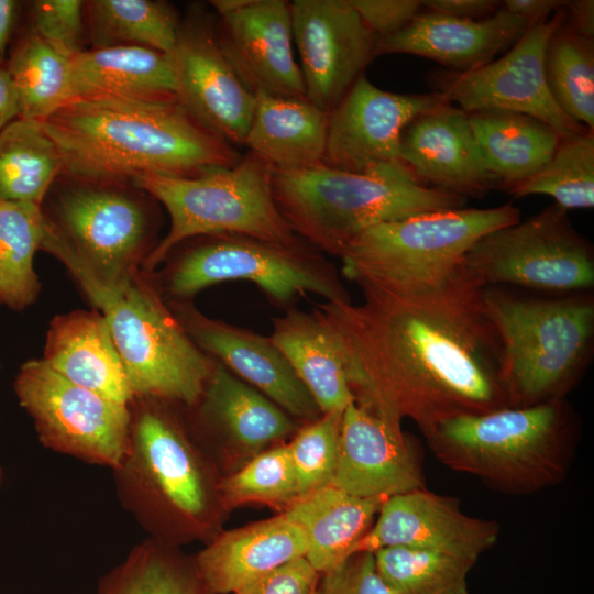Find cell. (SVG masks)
Listing matches in <instances>:
<instances>
[{"instance_id":"1","label":"cell","mask_w":594,"mask_h":594,"mask_svg":"<svg viewBox=\"0 0 594 594\" xmlns=\"http://www.w3.org/2000/svg\"><path fill=\"white\" fill-rule=\"evenodd\" d=\"M482 292L459 270L425 292L363 290L361 304L317 306L349 356L354 402L396 424L410 419L421 432L510 407Z\"/></svg>"},{"instance_id":"2","label":"cell","mask_w":594,"mask_h":594,"mask_svg":"<svg viewBox=\"0 0 594 594\" xmlns=\"http://www.w3.org/2000/svg\"><path fill=\"white\" fill-rule=\"evenodd\" d=\"M42 123L58 146L62 174L67 175L196 177L231 167L242 157L177 98H79Z\"/></svg>"},{"instance_id":"3","label":"cell","mask_w":594,"mask_h":594,"mask_svg":"<svg viewBox=\"0 0 594 594\" xmlns=\"http://www.w3.org/2000/svg\"><path fill=\"white\" fill-rule=\"evenodd\" d=\"M129 410L128 449L112 470L119 502L153 539L177 547L208 542L229 513L222 474L190 433L180 407L134 397Z\"/></svg>"},{"instance_id":"4","label":"cell","mask_w":594,"mask_h":594,"mask_svg":"<svg viewBox=\"0 0 594 594\" xmlns=\"http://www.w3.org/2000/svg\"><path fill=\"white\" fill-rule=\"evenodd\" d=\"M160 202L133 180L62 174L41 204V250L72 273L116 286L158 244Z\"/></svg>"},{"instance_id":"5","label":"cell","mask_w":594,"mask_h":594,"mask_svg":"<svg viewBox=\"0 0 594 594\" xmlns=\"http://www.w3.org/2000/svg\"><path fill=\"white\" fill-rule=\"evenodd\" d=\"M272 190L294 233L336 256L375 224L465 205L462 196L420 183L405 165L364 174L322 163L301 170H272Z\"/></svg>"},{"instance_id":"6","label":"cell","mask_w":594,"mask_h":594,"mask_svg":"<svg viewBox=\"0 0 594 594\" xmlns=\"http://www.w3.org/2000/svg\"><path fill=\"white\" fill-rule=\"evenodd\" d=\"M447 466L490 487L529 494L561 482L572 459L574 420L564 399L461 415L422 432Z\"/></svg>"},{"instance_id":"7","label":"cell","mask_w":594,"mask_h":594,"mask_svg":"<svg viewBox=\"0 0 594 594\" xmlns=\"http://www.w3.org/2000/svg\"><path fill=\"white\" fill-rule=\"evenodd\" d=\"M482 300L499 339L510 407L564 399L593 355V296L534 298L486 287Z\"/></svg>"},{"instance_id":"8","label":"cell","mask_w":594,"mask_h":594,"mask_svg":"<svg viewBox=\"0 0 594 594\" xmlns=\"http://www.w3.org/2000/svg\"><path fill=\"white\" fill-rule=\"evenodd\" d=\"M105 317L134 397L154 398L183 409L201 396L215 359L179 324L151 274L138 270L116 286L84 273L70 274Z\"/></svg>"},{"instance_id":"9","label":"cell","mask_w":594,"mask_h":594,"mask_svg":"<svg viewBox=\"0 0 594 594\" xmlns=\"http://www.w3.org/2000/svg\"><path fill=\"white\" fill-rule=\"evenodd\" d=\"M520 220L510 205L454 208L383 222L359 233L339 257L342 273L362 290L415 294L459 271L470 248L488 232Z\"/></svg>"},{"instance_id":"10","label":"cell","mask_w":594,"mask_h":594,"mask_svg":"<svg viewBox=\"0 0 594 594\" xmlns=\"http://www.w3.org/2000/svg\"><path fill=\"white\" fill-rule=\"evenodd\" d=\"M299 237L289 242L240 234L200 235L183 241L151 274L166 302L191 301L215 284L246 280L272 300L288 304L317 294L326 301H351L334 267Z\"/></svg>"},{"instance_id":"11","label":"cell","mask_w":594,"mask_h":594,"mask_svg":"<svg viewBox=\"0 0 594 594\" xmlns=\"http://www.w3.org/2000/svg\"><path fill=\"white\" fill-rule=\"evenodd\" d=\"M153 196L169 217V228L142 266L153 273L185 240L240 234L289 242L297 238L279 212L272 190V168L248 152L233 166L196 177L144 174L133 180Z\"/></svg>"},{"instance_id":"12","label":"cell","mask_w":594,"mask_h":594,"mask_svg":"<svg viewBox=\"0 0 594 594\" xmlns=\"http://www.w3.org/2000/svg\"><path fill=\"white\" fill-rule=\"evenodd\" d=\"M459 270L482 288L508 284L557 294L586 293L594 286V251L568 211L553 204L480 238Z\"/></svg>"},{"instance_id":"13","label":"cell","mask_w":594,"mask_h":594,"mask_svg":"<svg viewBox=\"0 0 594 594\" xmlns=\"http://www.w3.org/2000/svg\"><path fill=\"white\" fill-rule=\"evenodd\" d=\"M13 391L46 449L92 465L119 466L128 449L129 405L67 381L42 359L20 365Z\"/></svg>"},{"instance_id":"14","label":"cell","mask_w":594,"mask_h":594,"mask_svg":"<svg viewBox=\"0 0 594 594\" xmlns=\"http://www.w3.org/2000/svg\"><path fill=\"white\" fill-rule=\"evenodd\" d=\"M564 8L530 26L499 58L465 72L435 76L437 92L464 112L501 109L524 113L552 127L561 138L588 130L568 117L553 99L544 74V50L564 22Z\"/></svg>"},{"instance_id":"15","label":"cell","mask_w":594,"mask_h":594,"mask_svg":"<svg viewBox=\"0 0 594 594\" xmlns=\"http://www.w3.org/2000/svg\"><path fill=\"white\" fill-rule=\"evenodd\" d=\"M167 55L177 100L210 132L235 147L242 146L255 95L222 51L216 15L200 6L193 7L182 19L176 43Z\"/></svg>"},{"instance_id":"16","label":"cell","mask_w":594,"mask_h":594,"mask_svg":"<svg viewBox=\"0 0 594 594\" xmlns=\"http://www.w3.org/2000/svg\"><path fill=\"white\" fill-rule=\"evenodd\" d=\"M184 410L190 433L226 475L298 430L287 413L217 360L198 402Z\"/></svg>"},{"instance_id":"17","label":"cell","mask_w":594,"mask_h":594,"mask_svg":"<svg viewBox=\"0 0 594 594\" xmlns=\"http://www.w3.org/2000/svg\"><path fill=\"white\" fill-rule=\"evenodd\" d=\"M450 103L441 94H397L359 77L328 113L322 164L364 174L386 165H404V129L419 114Z\"/></svg>"},{"instance_id":"18","label":"cell","mask_w":594,"mask_h":594,"mask_svg":"<svg viewBox=\"0 0 594 594\" xmlns=\"http://www.w3.org/2000/svg\"><path fill=\"white\" fill-rule=\"evenodd\" d=\"M306 98L329 113L375 57L376 36L349 0L290 2Z\"/></svg>"},{"instance_id":"19","label":"cell","mask_w":594,"mask_h":594,"mask_svg":"<svg viewBox=\"0 0 594 594\" xmlns=\"http://www.w3.org/2000/svg\"><path fill=\"white\" fill-rule=\"evenodd\" d=\"M498 535L495 521L469 516L457 499L420 488L385 499L352 554L407 547L477 561L495 546Z\"/></svg>"},{"instance_id":"20","label":"cell","mask_w":594,"mask_h":594,"mask_svg":"<svg viewBox=\"0 0 594 594\" xmlns=\"http://www.w3.org/2000/svg\"><path fill=\"white\" fill-rule=\"evenodd\" d=\"M167 305L200 350L289 416L314 421L322 415L270 337L210 318L191 301H170Z\"/></svg>"},{"instance_id":"21","label":"cell","mask_w":594,"mask_h":594,"mask_svg":"<svg viewBox=\"0 0 594 594\" xmlns=\"http://www.w3.org/2000/svg\"><path fill=\"white\" fill-rule=\"evenodd\" d=\"M331 485L363 498H388L425 488L421 457L400 424L352 402L342 413Z\"/></svg>"},{"instance_id":"22","label":"cell","mask_w":594,"mask_h":594,"mask_svg":"<svg viewBox=\"0 0 594 594\" xmlns=\"http://www.w3.org/2000/svg\"><path fill=\"white\" fill-rule=\"evenodd\" d=\"M216 30L222 51L252 94L306 98L293 52L290 2L249 0L239 10L216 15Z\"/></svg>"},{"instance_id":"23","label":"cell","mask_w":594,"mask_h":594,"mask_svg":"<svg viewBox=\"0 0 594 594\" xmlns=\"http://www.w3.org/2000/svg\"><path fill=\"white\" fill-rule=\"evenodd\" d=\"M400 157L420 183L464 198L483 196L498 187L484 163L466 112L451 103L419 114L404 129Z\"/></svg>"},{"instance_id":"24","label":"cell","mask_w":594,"mask_h":594,"mask_svg":"<svg viewBox=\"0 0 594 594\" xmlns=\"http://www.w3.org/2000/svg\"><path fill=\"white\" fill-rule=\"evenodd\" d=\"M531 25L503 7L483 20L458 19L420 11L404 29L376 37L375 57L411 54L442 64L451 72L480 68L509 50Z\"/></svg>"},{"instance_id":"25","label":"cell","mask_w":594,"mask_h":594,"mask_svg":"<svg viewBox=\"0 0 594 594\" xmlns=\"http://www.w3.org/2000/svg\"><path fill=\"white\" fill-rule=\"evenodd\" d=\"M304 532L282 514L231 530H221L195 554L197 568L215 594H233L244 585L300 558Z\"/></svg>"},{"instance_id":"26","label":"cell","mask_w":594,"mask_h":594,"mask_svg":"<svg viewBox=\"0 0 594 594\" xmlns=\"http://www.w3.org/2000/svg\"><path fill=\"white\" fill-rule=\"evenodd\" d=\"M41 359L80 387L122 405L133 399L109 326L96 308L56 315L48 324Z\"/></svg>"},{"instance_id":"27","label":"cell","mask_w":594,"mask_h":594,"mask_svg":"<svg viewBox=\"0 0 594 594\" xmlns=\"http://www.w3.org/2000/svg\"><path fill=\"white\" fill-rule=\"evenodd\" d=\"M270 338L321 414L343 411L354 402L349 356L316 308L311 312L294 309L275 318Z\"/></svg>"},{"instance_id":"28","label":"cell","mask_w":594,"mask_h":594,"mask_svg":"<svg viewBox=\"0 0 594 594\" xmlns=\"http://www.w3.org/2000/svg\"><path fill=\"white\" fill-rule=\"evenodd\" d=\"M327 127L328 113L307 98L256 94L242 146L272 170L307 169L322 163Z\"/></svg>"},{"instance_id":"29","label":"cell","mask_w":594,"mask_h":594,"mask_svg":"<svg viewBox=\"0 0 594 594\" xmlns=\"http://www.w3.org/2000/svg\"><path fill=\"white\" fill-rule=\"evenodd\" d=\"M387 498H363L328 485L298 496L280 514L306 536V559L323 575L352 556Z\"/></svg>"},{"instance_id":"30","label":"cell","mask_w":594,"mask_h":594,"mask_svg":"<svg viewBox=\"0 0 594 594\" xmlns=\"http://www.w3.org/2000/svg\"><path fill=\"white\" fill-rule=\"evenodd\" d=\"M70 64L73 100L176 98L167 53L142 46L88 48Z\"/></svg>"},{"instance_id":"31","label":"cell","mask_w":594,"mask_h":594,"mask_svg":"<svg viewBox=\"0 0 594 594\" xmlns=\"http://www.w3.org/2000/svg\"><path fill=\"white\" fill-rule=\"evenodd\" d=\"M466 114L487 169L507 190L539 172L562 139L549 124L524 113L487 109Z\"/></svg>"},{"instance_id":"32","label":"cell","mask_w":594,"mask_h":594,"mask_svg":"<svg viewBox=\"0 0 594 594\" xmlns=\"http://www.w3.org/2000/svg\"><path fill=\"white\" fill-rule=\"evenodd\" d=\"M12 82L18 118L44 121L73 100L70 58L22 24L4 65Z\"/></svg>"},{"instance_id":"33","label":"cell","mask_w":594,"mask_h":594,"mask_svg":"<svg viewBox=\"0 0 594 594\" xmlns=\"http://www.w3.org/2000/svg\"><path fill=\"white\" fill-rule=\"evenodd\" d=\"M96 594H215L204 581L195 556L147 537L107 571Z\"/></svg>"},{"instance_id":"34","label":"cell","mask_w":594,"mask_h":594,"mask_svg":"<svg viewBox=\"0 0 594 594\" xmlns=\"http://www.w3.org/2000/svg\"><path fill=\"white\" fill-rule=\"evenodd\" d=\"M62 173V154L42 121L15 118L0 132V199L41 206Z\"/></svg>"},{"instance_id":"35","label":"cell","mask_w":594,"mask_h":594,"mask_svg":"<svg viewBox=\"0 0 594 594\" xmlns=\"http://www.w3.org/2000/svg\"><path fill=\"white\" fill-rule=\"evenodd\" d=\"M89 48L142 46L168 53L182 18L162 0L85 1Z\"/></svg>"},{"instance_id":"36","label":"cell","mask_w":594,"mask_h":594,"mask_svg":"<svg viewBox=\"0 0 594 594\" xmlns=\"http://www.w3.org/2000/svg\"><path fill=\"white\" fill-rule=\"evenodd\" d=\"M43 234L40 205L0 199V304L11 310H25L41 293L34 256Z\"/></svg>"},{"instance_id":"37","label":"cell","mask_w":594,"mask_h":594,"mask_svg":"<svg viewBox=\"0 0 594 594\" xmlns=\"http://www.w3.org/2000/svg\"><path fill=\"white\" fill-rule=\"evenodd\" d=\"M565 21V20H564ZM544 74L559 108L594 131V41L563 22L544 50Z\"/></svg>"},{"instance_id":"38","label":"cell","mask_w":594,"mask_h":594,"mask_svg":"<svg viewBox=\"0 0 594 594\" xmlns=\"http://www.w3.org/2000/svg\"><path fill=\"white\" fill-rule=\"evenodd\" d=\"M376 572L392 594H469L468 576L477 561L407 547L373 552Z\"/></svg>"},{"instance_id":"39","label":"cell","mask_w":594,"mask_h":594,"mask_svg":"<svg viewBox=\"0 0 594 594\" xmlns=\"http://www.w3.org/2000/svg\"><path fill=\"white\" fill-rule=\"evenodd\" d=\"M516 197L548 195L564 210L594 206V131L562 138L549 162L508 190Z\"/></svg>"},{"instance_id":"40","label":"cell","mask_w":594,"mask_h":594,"mask_svg":"<svg viewBox=\"0 0 594 594\" xmlns=\"http://www.w3.org/2000/svg\"><path fill=\"white\" fill-rule=\"evenodd\" d=\"M220 488L229 512L249 504L284 510L299 496L287 444H276L223 476Z\"/></svg>"},{"instance_id":"41","label":"cell","mask_w":594,"mask_h":594,"mask_svg":"<svg viewBox=\"0 0 594 594\" xmlns=\"http://www.w3.org/2000/svg\"><path fill=\"white\" fill-rule=\"evenodd\" d=\"M343 411L322 414L287 443L299 496L332 484Z\"/></svg>"},{"instance_id":"42","label":"cell","mask_w":594,"mask_h":594,"mask_svg":"<svg viewBox=\"0 0 594 594\" xmlns=\"http://www.w3.org/2000/svg\"><path fill=\"white\" fill-rule=\"evenodd\" d=\"M23 24L68 58L89 48L82 0L25 1Z\"/></svg>"},{"instance_id":"43","label":"cell","mask_w":594,"mask_h":594,"mask_svg":"<svg viewBox=\"0 0 594 594\" xmlns=\"http://www.w3.org/2000/svg\"><path fill=\"white\" fill-rule=\"evenodd\" d=\"M316 594H392L378 576L373 552H358L321 575Z\"/></svg>"},{"instance_id":"44","label":"cell","mask_w":594,"mask_h":594,"mask_svg":"<svg viewBox=\"0 0 594 594\" xmlns=\"http://www.w3.org/2000/svg\"><path fill=\"white\" fill-rule=\"evenodd\" d=\"M320 578L308 560L300 558L244 585L233 594H312Z\"/></svg>"},{"instance_id":"45","label":"cell","mask_w":594,"mask_h":594,"mask_svg":"<svg viewBox=\"0 0 594 594\" xmlns=\"http://www.w3.org/2000/svg\"><path fill=\"white\" fill-rule=\"evenodd\" d=\"M349 3L376 37L400 31L422 10L420 0H349Z\"/></svg>"},{"instance_id":"46","label":"cell","mask_w":594,"mask_h":594,"mask_svg":"<svg viewBox=\"0 0 594 594\" xmlns=\"http://www.w3.org/2000/svg\"><path fill=\"white\" fill-rule=\"evenodd\" d=\"M421 2L426 11L466 20L487 19L502 8V1L496 0H427Z\"/></svg>"},{"instance_id":"47","label":"cell","mask_w":594,"mask_h":594,"mask_svg":"<svg viewBox=\"0 0 594 594\" xmlns=\"http://www.w3.org/2000/svg\"><path fill=\"white\" fill-rule=\"evenodd\" d=\"M25 1L0 0V66H4L12 42L22 24Z\"/></svg>"},{"instance_id":"48","label":"cell","mask_w":594,"mask_h":594,"mask_svg":"<svg viewBox=\"0 0 594 594\" xmlns=\"http://www.w3.org/2000/svg\"><path fill=\"white\" fill-rule=\"evenodd\" d=\"M562 0H505L502 7L512 14L525 19L531 26L548 21L564 8Z\"/></svg>"},{"instance_id":"49","label":"cell","mask_w":594,"mask_h":594,"mask_svg":"<svg viewBox=\"0 0 594 594\" xmlns=\"http://www.w3.org/2000/svg\"><path fill=\"white\" fill-rule=\"evenodd\" d=\"M565 23L580 35L594 37V1L572 0L565 1Z\"/></svg>"},{"instance_id":"50","label":"cell","mask_w":594,"mask_h":594,"mask_svg":"<svg viewBox=\"0 0 594 594\" xmlns=\"http://www.w3.org/2000/svg\"><path fill=\"white\" fill-rule=\"evenodd\" d=\"M18 118L15 92L4 66H0V132Z\"/></svg>"},{"instance_id":"51","label":"cell","mask_w":594,"mask_h":594,"mask_svg":"<svg viewBox=\"0 0 594 594\" xmlns=\"http://www.w3.org/2000/svg\"><path fill=\"white\" fill-rule=\"evenodd\" d=\"M0 366H1V363H0ZM1 483H2V470H1V466H0V486H1Z\"/></svg>"},{"instance_id":"52","label":"cell","mask_w":594,"mask_h":594,"mask_svg":"<svg viewBox=\"0 0 594 594\" xmlns=\"http://www.w3.org/2000/svg\"><path fill=\"white\" fill-rule=\"evenodd\" d=\"M316 593H317V590L312 594H316Z\"/></svg>"}]
</instances>
